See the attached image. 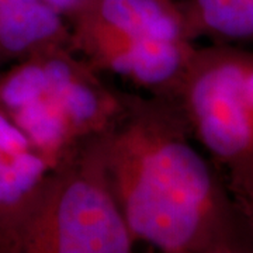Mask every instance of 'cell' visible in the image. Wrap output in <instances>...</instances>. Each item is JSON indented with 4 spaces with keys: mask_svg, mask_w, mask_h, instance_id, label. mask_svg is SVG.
<instances>
[{
    "mask_svg": "<svg viewBox=\"0 0 253 253\" xmlns=\"http://www.w3.org/2000/svg\"><path fill=\"white\" fill-rule=\"evenodd\" d=\"M100 142L136 244L162 253H253L225 174L194 145L176 100L129 91L123 116Z\"/></svg>",
    "mask_w": 253,
    "mask_h": 253,
    "instance_id": "6da1fadb",
    "label": "cell"
},
{
    "mask_svg": "<svg viewBox=\"0 0 253 253\" xmlns=\"http://www.w3.org/2000/svg\"><path fill=\"white\" fill-rule=\"evenodd\" d=\"M128 93L71 45L40 49L0 71V109L51 166L106 134L123 116Z\"/></svg>",
    "mask_w": 253,
    "mask_h": 253,
    "instance_id": "7a4b0ae2",
    "label": "cell"
},
{
    "mask_svg": "<svg viewBox=\"0 0 253 253\" xmlns=\"http://www.w3.org/2000/svg\"><path fill=\"white\" fill-rule=\"evenodd\" d=\"M69 31L73 51L100 75L169 100L199 46L183 0H89Z\"/></svg>",
    "mask_w": 253,
    "mask_h": 253,
    "instance_id": "3957f363",
    "label": "cell"
},
{
    "mask_svg": "<svg viewBox=\"0 0 253 253\" xmlns=\"http://www.w3.org/2000/svg\"><path fill=\"white\" fill-rule=\"evenodd\" d=\"M100 136L51 168L0 231V253L134 252L138 244L111 189Z\"/></svg>",
    "mask_w": 253,
    "mask_h": 253,
    "instance_id": "277c9868",
    "label": "cell"
},
{
    "mask_svg": "<svg viewBox=\"0 0 253 253\" xmlns=\"http://www.w3.org/2000/svg\"><path fill=\"white\" fill-rule=\"evenodd\" d=\"M176 101L193 139L225 177L253 168V91L246 48L197 46Z\"/></svg>",
    "mask_w": 253,
    "mask_h": 253,
    "instance_id": "5b68a950",
    "label": "cell"
},
{
    "mask_svg": "<svg viewBox=\"0 0 253 253\" xmlns=\"http://www.w3.org/2000/svg\"><path fill=\"white\" fill-rule=\"evenodd\" d=\"M54 45H71V31L49 4L44 0H0V71Z\"/></svg>",
    "mask_w": 253,
    "mask_h": 253,
    "instance_id": "8992f818",
    "label": "cell"
},
{
    "mask_svg": "<svg viewBox=\"0 0 253 253\" xmlns=\"http://www.w3.org/2000/svg\"><path fill=\"white\" fill-rule=\"evenodd\" d=\"M51 165L0 109V231L17 217Z\"/></svg>",
    "mask_w": 253,
    "mask_h": 253,
    "instance_id": "52a82bcc",
    "label": "cell"
},
{
    "mask_svg": "<svg viewBox=\"0 0 253 253\" xmlns=\"http://www.w3.org/2000/svg\"><path fill=\"white\" fill-rule=\"evenodd\" d=\"M193 33L214 44H253V0H183Z\"/></svg>",
    "mask_w": 253,
    "mask_h": 253,
    "instance_id": "ba28073f",
    "label": "cell"
},
{
    "mask_svg": "<svg viewBox=\"0 0 253 253\" xmlns=\"http://www.w3.org/2000/svg\"><path fill=\"white\" fill-rule=\"evenodd\" d=\"M225 179L228 189L253 235V168L246 172L229 176Z\"/></svg>",
    "mask_w": 253,
    "mask_h": 253,
    "instance_id": "9c48e42d",
    "label": "cell"
},
{
    "mask_svg": "<svg viewBox=\"0 0 253 253\" xmlns=\"http://www.w3.org/2000/svg\"><path fill=\"white\" fill-rule=\"evenodd\" d=\"M44 1L49 4L58 14H61L68 21V24L89 3V0H44Z\"/></svg>",
    "mask_w": 253,
    "mask_h": 253,
    "instance_id": "30bf717a",
    "label": "cell"
}]
</instances>
